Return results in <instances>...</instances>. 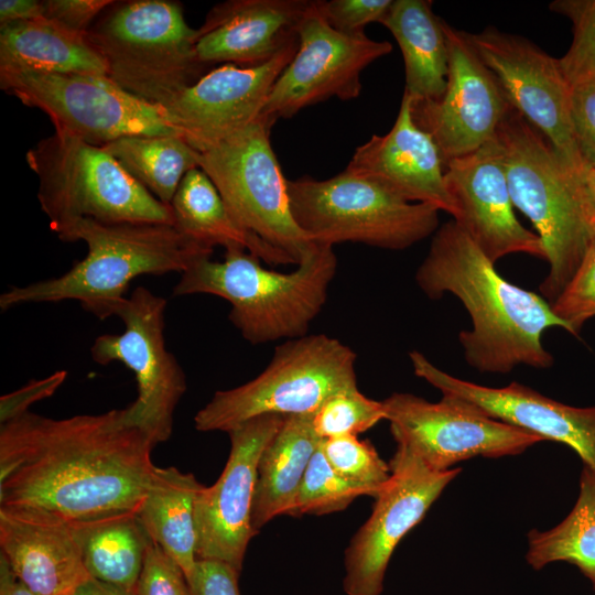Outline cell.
<instances>
[{"label":"cell","mask_w":595,"mask_h":595,"mask_svg":"<svg viewBox=\"0 0 595 595\" xmlns=\"http://www.w3.org/2000/svg\"><path fill=\"white\" fill-rule=\"evenodd\" d=\"M155 445L128 407L65 419L28 411L0 424V506L69 520L137 511Z\"/></svg>","instance_id":"cell-1"},{"label":"cell","mask_w":595,"mask_h":595,"mask_svg":"<svg viewBox=\"0 0 595 595\" xmlns=\"http://www.w3.org/2000/svg\"><path fill=\"white\" fill-rule=\"evenodd\" d=\"M415 281L430 299L448 293L463 303L472 328L462 331L458 342L466 363L480 372L507 374L519 365L550 368L554 359L542 345L543 332H569L543 296L504 279L454 219L432 236Z\"/></svg>","instance_id":"cell-2"},{"label":"cell","mask_w":595,"mask_h":595,"mask_svg":"<svg viewBox=\"0 0 595 595\" xmlns=\"http://www.w3.org/2000/svg\"><path fill=\"white\" fill-rule=\"evenodd\" d=\"M64 242L84 241L87 255L55 278L11 286L0 295L2 311L29 303L75 300L99 320L116 316L132 280L143 274L184 272L195 261L212 257L174 225L75 220L57 234Z\"/></svg>","instance_id":"cell-3"},{"label":"cell","mask_w":595,"mask_h":595,"mask_svg":"<svg viewBox=\"0 0 595 595\" xmlns=\"http://www.w3.org/2000/svg\"><path fill=\"white\" fill-rule=\"evenodd\" d=\"M317 244V242H316ZM337 268L333 246L317 244L288 273L267 269L247 250L229 248L223 260L205 257L181 273L173 296L210 294L229 302V321L250 344L307 335L323 309Z\"/></svg>","instance_id":"cell-4"},{"label":"cell","mask_w":595,"mask_h":595,"mask_svg":"<svg viewBox=\"0 0 595 595\" xmlns=\"http://www.w3.org/2000/svg\"><path fill=\"white\" fill-rule=\"evenodd\" d=\"M496 139L513 206L530 219L544 246L550 269L540 291L551 304L572 279L592 239L577 175L513 108Z\"/></svg>","instance_id":"cell-5"},{"label":"cell","mask_w":595,"mask_h":595,"mask_svg":"<svg viewBox=\"0 0 595 595\" xmlns=\"http://www.w3.org/2000/svg\"><path fill=\"white\" fill-rule=\"evenodd\" d=\"M25 159L39 180L37 201L55 234L82 218L174 225L170 205L139 184L104 147L54 131Z\"/></svg>","instance_id":"cell-6"},{"label":"cell","mask_w":595,"mask_h":595,"mask_svg":"<svg viewBox=\"0 0 595 595\" xmlns=\"http://www.w3.org/2000/svg\"><path fill=\"white\" fill-rule=\"evenodd\" d=\"M87 34L108 77L159 106L209 71L196 58L197 30L187 24L177 1H113Z\"/></svg>","instance_id":"cell-7"},{"label":"cell","mask_w":595,"mask_h":595,"mask_svg":"<svg viewBox=\"0 0 595 595\" xmlns=\"http://www.w3.org/2000/svg\"><path fill=\"white\" fill-rule=\"evenodd\" d=\"M356 354L325 334L288 339L252 380L216 391L194 416L201 432H229L263 414L314 413L335 392L357 387Z\"/></svg>","instance_id":"cell-8"},{"label":"cell","mask_w":595,"mask_h":595,"mask_svg":"<svg viewBox=\"0 0 595 595\" xmlns=\"http://www.w3.org/2000/svg\"><path fill=\"white\" fill-rule=\"evenodd\" d=\"M291 212L317 244L351 241L402 250L434 235L439 209L411 203L347 170L327 180H288Z\"/></svg>","instance_id":"cell-9"},{"label":"cell","mask_w":595,"mask_h":595,"mask_svg":"<svg viewBox=\"0 0 595 595\" xmlns=\"http://www.w3.org/2000/svg\"><path fill=\"white\" fill-rule=\"evenodd\" d=\"M0 88L44 112L55 132L93 145L127 136H182L161 106L129 93L107 75L0 71Z\"/></svg>","instance_id":"cell-10"},{"label":"cell","mask_w":595,"mask_h":595,"mask_svg":"<svg viewBox=\"0 0 595 595\" xmlns=\"http://www.w3.org/2000/svg\"><path fill=\"white\" fill-rule=\"evenodd\" d=\"M273 126L256 121L199 153V167L212 180L232 217L245 229L290 255L299 264L316 242L291 212L288 180L273 151Z\"/></svg>","instance_id":"cell-11"},{"label":"cell","mask_w":595,"mask_h":595,"mask_svg":"<svg viewBox=\"0 0 595 595\" xmlns=\"http://www.w3.org/2000/svg\"><path fill=\"white\" fill-rule=\"evenodd\" d=\"M165 310L164 298L138 286L116 313L123 332L99 335L90 347L97 364L119 361L134 374L138 396L127 407L155 444L171 437L175 409L187 388L183 368L166 347Z\"/></svg>","instance_id":"cell-12"},{"label":"cell","mask_w":595,"mask_h":595,"mask_svg":"<svg viewBox=\"0 0 595 595\" xmlns=\"http://www.w3.org/2000/svg\"><path fill=\"white\" fill-rule=\"evenodd\" d=\"M382 403L396 442L408 445L429 467L440 472L476 456L517 455L544 441L453 396L443 394L439 402H430L412 393L396 392Z\"/></svg>","instance_id":"cell-13"},{"label":"cell","mask_w":595,"mask_h":595,"mask_svg":"<svg viewBox=\"0 0 595 595\" xmlns=\"http://www.w3.org/2000/svg\"><path fill=\"white\" fill-rule=\"evenodd\" d=\"M296 32L298 50L273 84L261 112L272 126L332 97L344 101L357 98L363 71L392 51L388 41L334 30L317 0L310 2Z\"/></svg>","instance_id":"cell-14"},{"label":"cell","mask_w":595,"mask_h":595,"mask_svg":"<svg viewBox=\"0 0 595 595\" xmlns=\"http://www.w3.org/2000/svg\"><path fill=\"white\" fill-rule=\"evenodd\" d=\"M389 466L388 484L375 497L370 517L345 551L343 588L347 595L382 593L386 571L398 543L461 472L435 470L403 443H397Z\"/></svg>","instance_id":"cell-15"},{"label":"cell","mask_w":595,"mask_h":595,"mask_svg":"<svg viewBox=\"0 0 595 595\" xmlns=\"http://www.w3.org/2000/svg\"><path fill=\"white\" fill-rule=\"evenodd\" d=\"M480 58L497 77L510 106L550 142L560 158L584 170L571 119V86L559 58L528 39L488 26L469 33Z\"/></svg>","instance_id":"cell-16"},{"label":"cell","mask_w":595,"mask_h":595,"mask_svg":"<svg viewBox=\"0 0 595 595\" xmlns=\"http://www.w3.org/2000/svg\"><path fill=\"white\" fill-rule=\"evenodd\" d=\"M444 28L448 46L445 91L437 100L412 102V116L436 143L445 166L494 140L512 107L469 33L447 22Z\"/></svg>","instance_id":"cell-17"},{"label":"cell","mask_w":595,"mask_h":595,"mask_svg":"<svg viewBox=\"0 0 595 595\" xmlns=\"http://www.w3.org/2000/svg\"><path fill=\"white\" fill-rule=\"evenodd\" d=\"M285 416L263 414L228 434L230 453L216 483L204 486L195 502L196 558L218 560L241 572L250 540L260 456Z\"/></svg>","instance_id":"cell-18"},{"label":"cell","mask_w":595,"mask_h":595,"mask_svg":"<svg viewBox=\"0 0 595 595\" xmlns=\"http://www.w3.org/2000/svg\"><path fill=\"white\" fill-rule=\"evenodd\" d=\"M298 37L253 67L221 64L167 98L161 107L186 142L204 152L260 118L270 90L294 56Z\"/></svg>","instance_id":"cell-19"},{"label":"cell","mask_w":595,"mask_h":595,"mask_svg":"<svg viewBox=\"0 0 595 595\" xmlns=\"http://www.w3.org/2000/svg\"><path fill=\"white\" fill-rule=\"evenodd\" d=\"M444 178L457 208L453 219L493 263L512 253L545 260L540 237L523 227L513 213L496 137L475 152L447 162Z\"/></svg>","instance_id":"cell-20"},{"label":"cell","mask_w":595,"mask_h":595,"mask_svg":"<svg viewBox=\"0 0 595 595\" xmlns=\"http://www.w3.org/2000/svg\"><path fill=\"white\" fill-rule=\"evenodd\" d=\"M415 376L477 407L488 416L574 450L595 473V405L571 407L519 382L490 388L456 378L433 365L422 353H409Z\"/></svg>","instance_id":"cell-21"},{"label":"cell","mask_w":595,"mask_h":595,"mask_svg":"<svg viewBox=\"0 0 595 595\" xmlns=\"http://www.w3.org/2000/svg\"><path fill=\"white\" fill-rule=\"evenodd\" d=\"M444 169L436 143L413 120L411 98L403 93L392 128L357 147L345 170L455 218L457 208L447 192Z\"/></svg>","instance_id":"cell-22"},{"label":"cell","mask_w":595,"mask_h":595,"mask_svg":"<svg viewBox=\"0 0 595 595\" xmlns=\"http://www.w3.org/2000/svg\"><path fill=\"white\" fill-rule=\"evenodd\" d=\"M0 549L14 576L40 595H73L90 577L73 521L45 509L0 506Z\"/></svg>","instance_id":"cell-23"},{"label":"cell","mask_w":595,"mask_h":595,"mask_svg":"<svg viewBox=\"0 0 595 595\" xmlns=\"http://www.w3.org/2000/svg\"><path fill=\"white\" fill-rule=\"evenodd\" d=\"M311 1L228 0L214 6L196 29L195 55L206 69L217 64L262 65L298 37Z\"/></svg>","instance_id":"cell-24"},{"label":"cell","mask_w":595,"mask_h":595,"mask_svg":"<svg viewBox=\"0 0 595 595\" xmlns=\"http://www.w3.org/2000/svg\"><path fill=\"white\" fill-rule=\"evenodd\" d=\"M0 71L107 75V64L87 33L45 17L0 25Z\"/></svg>","instance_id":"cell-25"},{"label":"cell","mask_w":595,"mask_h":595,"mask_svg":"<svg viewBox=\"0 0 595 595\" xmlns=\"http://www.w3.org/2000/svg\"><path fill=\"white\" fill-rule=\"evenodd\" d=\"M174 226L188 239L214 249L240 248L270 266L296 264L284 251L245 229L228 210L218 190L201 169L188 171L171 203Z\"/></svg>","instance_id":"cell-26"},{"label":"cell","mask_w":595,"mask_h":595,"mask_svg":"<svg viewBox=\"0 0 595 595\" xmlns=\"http://www.w3.org/2000/svg\"><path fill=\"white\" fill-rule=\"evenodd\" d=\"M444 23L428 0H392L381 22L402 53L404 93L412 102L437 100L445 91L448 46Z\"/></svg>","instance_id":"cell-27"},{"label":"cell","mask_w":595,"mask_h":595,"mask_svg":"<svg viewBox=\"0 0 595 595\" xmlns=\"http://www.w3.org/2000/svg\"><path fill=\"white\" fill-rule=\"evenodd\" d=\"M312 420L313 413L285 416L260 456L251 515L257 532L278 516L293 517L301 482L323 441Z\"/></svg>","instance_id":"cell-28"},{"label":"cell","mask_w":595,"mask_h":595,"mask_svg":"<svg viewBox=\"0 0 595 595\" xmlns=\"http://www.w3.org/2000/svg\"><path fill=\"white\" fill-rule=\"evenodd\" d=\"M203 487L192 473L154 466L137 510L149 538L178 564L185 577L197 560L195 502Z\"/></svg>","instance_id":"cell-29"},{"label":"cell","mask_w":595,"mask_h":595,"mask_svg":"<svg viewBox=\"0 0 595 595\" xmlns=\"http://www.w3.org/2000/svg\"><path fill=\"white\" fill-rule=\"evenodd\" d=\"M72 521L88 574L134 594L151 541L137 511Z\"/></svg>","instance_id":"cell-30"},{"label":"cell","mask_w":595,"mask_h":595,"mask_svg":"<svg viewBox=\"0 0 595 595\" xmlns=\"http://www.w3.org/2000/svg\"><path fill=\"white\" fill-rule=\"evenodd\" d=\"M104 148L160 202L170 205L185 174L199 167V152L182 136H127Z\"/></svg>","instance_id":"cell-31"},{"label":"cell","mask_w":595,"mask_h":595,"mask_svg":"<svg viewBox=\"0 0 595 595\" xmlns=\"http://www.w3.org/2000/svg\"><path fill=\"white\" fill-rule=\"evenodd\" d=\"M526 559L534 570L558 561L573 564L595 591V473L591 468L583 465L571 512L550 530L529 532Z\"/></svg>","instance_id":"cell-32"},{"label":"cell","mask_w":595,"mask_h":595,"mask_svg":"<svg viewBox=\"0 0 595 595\" xmlns=\"http://www.w3.org/2000/svg\"><path fill=\"white\" fill-rule=\"evenodd\" d=\"M360 496L372 497L367 488L339 475L327 462L320 445L298 490L293 517L342 511Z\"/></svg>","instance_id":"cell-33"},{"label":"cell","mask_w":595,"mask_h":595,"mask_svg":"<svg viewBox=\"0 0 595 595\" xmlns=\"http://www.w3.org/2000/svg\"><path fill=\"white\" fill-rule=\"evenodd\" d=\"M386 419L382 401L369 399L358 387L329 396L313 413V428L322 439L364 433Z\"/></svg>","instance_id":"cell-34"},{"label":"cell","mask_w":595,"mask_h":595,"mask_svg":"<svg viewBox=\"0 0 595 595\" xmlns=\"http://www.w3.org/2000/svg\"><path fill=\"white\" fill-rule=\"evenodd\" d=\"M549 8L572 23V43L559 58L567 83L595 85V0H555Z\"/></svg>","instance_id":"cell-35"},{"label":"cell","mask_w":595,"mask_h":595,"mask_svg":"<svg viewBox=\"0 0 595 595\" xmlns=\"http://www.w3.org/2000/svg\"><path fill=\"white\" fill-rule=\"evenodd\" d=\"M321 448L339 475L367 488L372 497L378 496L391 477L389 464L369 441L355 435L331 437L322 441Z\"/></svg>","instance_id":"cell-36"},{"label":"cell","mask_w":595,"mask_h":595,"mask_svg":"<svg viewBox=\"0 0 595 595\" xmlns=\"http://www.w3.org/2000/svg\"><path fill=\"white\" fill-rule=\"evenodd\" d=\"M551 306L572 335H577L584 323L595 317V235L577 270Z\"/></svg>","instance_id":"cell-37"},{"label":"cell","mask_w":595,"mask_h":595,"mask_svg":"<svg viewBox=\"0 0 595 595\" xmlns=\"http://www.w3.org/2000/svg\"><path fill=\"white\" fill-rule=\"evenodd\" d=\"M134 595H191L182 569L152 540L147 549Z\"/></svg>","instance_id":"cell-38"},{"label":"cell","mask_w":595,"mask_h":595,"mask_svg":"<svg viewBox=\"0 0 595 595\" xmlns=\"http://www.w3.org/2000/svg\"><path fill=\"white\" fill-rule=\"evenodd\" d=\"M392 0H317V6L327 23L346 35H364L365 28L381 23Z\"/></svg>","instance_id":"cell-39"},{"label":"cell","mask_w":595,"mask_h":595,"mask_svg":"<svg viewBox=\"0 0 595 595\" xmlns=\"http://www.w3.org/2000/svg\"><path fill=\"white\" fill-rule=\"evenodd\" d=\"M571 119L584 169H595V85L571 87Z\"/></svg>","instance_id":"cell-40"},{"label":"cell","mask_w":595,"mask_h":595,"mask_svg":"<svg viewBox=\"0 0 595 595\" xmlns=\"http://www.w3.org/2000/svg\"><path fill=\"white\" fill-rule=\"evenodd\" d=\"M238 575L231 565L209 559H197L186 577L191 595H240Z\"/></svg>","instance_id":"cell-41"},{"label":"cell","mask_w":595,"mask_h":595,"mask_svg":"<svg viewBox=\"0 0 595 595\" xmlns=\"http://www.w3.org/2000/svg\"><path fill=\"white\" fill-rule=\"evenodd\" d=\"M44 17L61 25L87 33L98 17L109 8L112 0H44Z\"/></svg>","instance_id":"cell-42"},{"label":"cell","mask_w":595,"mask_h":595,"mask_svg":"<svg viewBox=\"0 0 595 595\" xmlns=\"http://www.w3.org/2000/svg\"><path fill=\"white\" fill-rule=\"evenodd\" d=\"M66 378V370H57L45 378L31 380L18 390L1 396L0 424L20 416L28 412L33 403L53 396Z\"/></svg>","instance_id":"cell-43"},{"label":"cell","mask_w":595,"mask_h":595,"mask_svg":"<svg viewBox=\"0 0 595 595\" xmlns=\"http://www.w3.org/2000/svg\"><path fill=\"white\" fill-rule=\"evenodd\" d=\"M44 17L43 2L39 0H1L0 25Z\"/></svg>","instance_id":"cell-44"},{"label":"cell","mask_w":595,"mask_h":595,"mask_svg":"<svg viewBox=\"0 0 595 595\" xmlns=\"http://www.w3.org/2000/svg\"><path fill=\"white\" fill-rule=\"evenodd\" d=\"M578 187L586 219L592 232L595 235V169H584L577 174Z\"/></svg>","instance_id":"cell-45"},{"label":"cell","mask_w":595,"mask_h":595,"mask_svg":"<svg viewBox=\"0 0 595 595\" xmlns=\"http://www.w3.org/2000/svg\"><path fill=\"white\" fill-rule=\"evenodd\" d=\"M0 595H40L25 587L12 573L7 560L0 554Z\"/></svg>","instance_id":"cell-46"},{"label":"cell","mask_w":595,"mask_h":595,"mask_svg":"<svg viewBox=\"0 0 595 595\" xmlns=\"http://www.w3.org/2000/svg\"><path fill=\"white\" fill-rule=\"evenodd\" d=\"M73 595H134L115 585L89 577L77 586Z\"/></svg>","instance_id":"cell-47"}]
</instances>
